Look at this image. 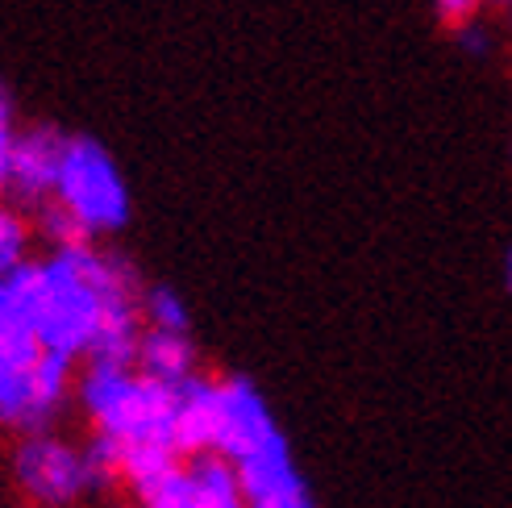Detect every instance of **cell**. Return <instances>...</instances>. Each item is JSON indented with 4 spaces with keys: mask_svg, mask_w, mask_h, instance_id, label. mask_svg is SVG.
Returning <instances> with one entry per match:
<instances>
[{
    "mask_svg": "<svg viewBox=\"0 0 512 508\" xmlns=\"http://www.w3.org/2000/svg\"><path fill=\"white\" fill-rule=\"evenodd\" d=\"M75 400V363L46 354L25 321L17 284H0V434H38L55 429Z\"/></svg>",
    "mask_w": 512,
    "mask_h": 508,
    "instance_id": "3957f363",
    "label": "cell"
},
{
    "mask_svg": "<svg viewBox=\"0 0 512 508\" xmlns=\"http://www.w3.org/2000/svg\"><path fill=\"white\" fill-rule=\"evenodd\" d=\"M63 134L55 125H30V130H17L13 142V159H9V184L25 205H46L50 192L59 180V163H63Z\"/></svg>",
    "mask_w": 512,
    "mask_h": 508,
    "instance_id": "52a82bcc",
    "label": "cell"
},
{
    "mask_svg": "<svg viewBox=\"0 0 512 508\" xmlns=\"http://www.w3.org/2000/svg\"><path fill=\"white\" fill-rule=\"evenodd\" d=\"M463 46L471 50V55H488V30H475V25H467V30H463Z\"/></svg>",
    "mask_w": 512,
    "mask_h": 508,
    "instance_id": "9a60e30c",
    "label": "cell"
},
{
    "mask_svg": "<svg viewBox=\"0 0 512 508\" xmlns=\"http://www.w3.org/2000/svg\"><path fill=\"white\" fill-rule=\"evenodd\" d=\"M50 205L67 213V221L80 230L84 242L121 234L134 217L130 184H125L117 159L88 134H71L63 142V163Z\"/></svg>",
    "mask_w": 512,
    "mask_h": 508,
    "instance_id": "5b68a950",
    "label": "cell"
},
{
    "mask_svg": "<svg viewBox=\"0 0 512 508\" xmlns=\"http://www.w3.org/2000/svg\"><path fill=\"white\" fill-rule=\"evenodd\" d=\"M433 9H438V17L446 25H471L479 0H433Z\"/></svg>",
    "mask_w": 512,
    "mask_h": 508,
    "instance_id": "5bb4252c",
    "label": "cell"
},
{
    "mask_svg": "<svg viewBox=\"0 0 512 508\" xmlns=\"http://www.w3.org/2000/svg\"><path fill=\"white\" fill-rule=\"evenodd\" d=\"M13 142H17V117H13V100L0 84V188L9 184V159H13Z\"/></svg>",
    "mask_w": 512,
    "mask_h": 508,
    "instance_id": "4fadbf2b",
    "label": "cell"
},
{
    "mask_svg": "<svg viewBox=\"0 0 512 508\" xmlns=\"http://www.w3.org/2000/svg\"><path fill=\"white\" fill-rule=\"evenodd\" d=\"M496 5H512V0H496Z\"/></svg>",
    "mask_w": 512,
    "mask_h": 508,
    "instance_id": "e0dca14e",
    "label": "cell"
},
{
    "mask_svg": "<svg viewBox=\"0 0 512 508\" xmlns=\"http://www.w3.org/2000/svg\"><path fill=\"white\" fill-rule=\"evenodd\" d=\"M504 288L512 292V246L504 250Z\"/></svg>",
    "mask_w": 512,
    "mask_h": 508,
    "instance_id": "2e32d148",
    "label": "cell"
},
{
    "mask_svg": "<svg viewBox=\"0 0 512 508\" xmlns=\"http://www.w3.org/2000/svg\"><path fill=\"white\" fill-rule=\"evenodd\" d=\"M138 313H142V329H163V334H188L192 329V313L188 300L167 284H150L138 296Z\"/></svg>",
    "mask_w": 512,
    "mask_h": 508,
    "instance_id": "8fae6325",
    "label": "cell"
},
{
    "mask_svg": "<svg viewBox=\"0 0 512 508\" xmlns=\"http://www.w3.org/2000/svg\"><path fill=\"white\" fill-rule=\"evenodd\" d=\"M75 404L92 438L117 459V479L155 459H184L175 446V388L150 384L130 363H88L75 375Z\"/></svg>",
    "mask_w": 512,
    "mask_h": 508,
    "instance_id": "7a4b0ae2",
    "label": "cell"
},
{
    "mask_svg": "<svg viewBox=\"0 0 512 508\" xmlns=\"http://www.w3.org/2000/svg\"><path fill=\"white\" fill-rule=\"evenodd\" d=\"M279 429L267 396L250 384L246 375H225L217 379V417H213V450L225 463H242L246 454L263 450L275 442Z\"/></svg>",
    "mask_w": 512,
    "mask_h": 508,
    "instance_id": "8992f818",
    "label": "cell"
},
{
    "mask_svg": "<svg viewBox=\"0 0 512 508\" xmlns=\"http://www.w3.org/2000/svg\"><path fill=\"white\" fill-rule=\"evenodd\" d=\"M188 475H192L196 508H246L234 463L217 459V454H196V459H188Z\"/></svg>",
    "mask_w": 512,
    "mask_h": 508,
    "instance_id": "9c48e42d",
    "label": "cell"
},
{
    "mask_svg": "<svg viewBox=\"0 0 512 508\" xmlns=\"http://www.w3.org/2000/svg\"><path fill=\"white\" fill-rule=\"evenodd\" d=\"M134 492V508H196V492H192V475H188V459H175L159 471H150L134 484H125Z\"/></svg>",
    "mask_w": 512,
    "mask_h": 508,
    "instance_id": "30bf717a",
    "label": "cell"
},
{
    "mask_svg": "<svg viewBox=\"0 0 512 508\" xmlns=\"http://www.w3.org/2000/svg\"><path fill=\"white\" fill-rule=\"evenodd\" d=\"M25 321L46 354L75 363H130L142 338L134 267L96 242L55 246L46 259H30L17 275Z\"/></svg>",
    "mask_w": 512,
    "mask_h": 508,
    "instance_id": "6da1fadb",
    "label": "cell"
},
{
    "mask_svg": "<svg viewBox=\"0 0 512 508\" xmlns=\"http://www.w3.org/2000/svg\"><path fill=\"white\" fill-rule=\"evenodd\" d=\"M134 371L146 375L150 384L179 388L188 384L196 371V342L192 334H163V329H142L134 350Z\"/></svg>",
    "mask_w": 512,
    "mask_h": 508,
    "instance_id": "ba28073f",
    "label": "cell"
},
{
    "mask_svg": "<svg viewBox=\"0 0 512 508\" xmlns=\"http://www.w3.org/2000/svg\"><path fill=\"white\" fill-rule=\"evenodd\" d=\"M9 484L30 508H80L117 484V459L96 438L75 442L59 429H38L13 442Z\"/></svg>",
    "mask_w": 512,
    "mask_h": 508,
    "instance_id": "277c9868",
    "label": "cell"
},
{
    "mask_svg": "<svg viewBox=\"0 0 512 508\" xmlns=\"http://www.w3.org/2000/svg\"><path fill=\"white\" fill-rule=\"evenodd\" d=\"M30 238H34V230H30V221H25V213L17 205H9V200H0V284L30 263Z\"/></svg>",
    "mask_w": 512,
    "mask_h": 508,
    "instance_id": "7c38bea8",
    "label": "cell"
}]
</instances>
